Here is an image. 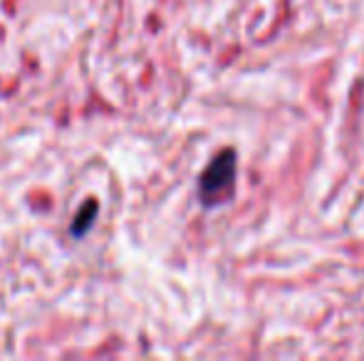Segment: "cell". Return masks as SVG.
Returning a JSON list of instances; mask_svg holds the SVG:
<instances>
[{"label": "cell", "mask_w": 364, "mask_h": 361, "mask_svg": "<svg viewBox=\"0 0 364 361\" xmlns=\"http://www.w3.org/2000/svg\"><path fill=\"white\" fill-rule=\"evenodd\" d=\"M235 186V151L225 149L208 164V169L198 179V198L203 206L213 208L228 201Z\"/></svg>", "instance_id": "obj_1"}, {"label": "cell", "mask_w": 364, "mask_h": 361, "mask_svg": "<svg viewBox=\"0 0 364 361\" xmlns=\"http://www.w3.org/2000/svg\"><path fill=\"white\" fill-rule=\"evenodd\" d=\"M97 213H100V203H97V201H87L85 206L80 208V213L75 216L70 233H73L75 238H85V235H87V231L92 228V223H95Z\"/></svg>", "instance_id": "obj_2"}]
</instances>
